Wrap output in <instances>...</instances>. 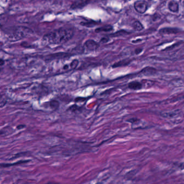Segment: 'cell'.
<instances>
[{
  "label": "cell",
  "instance_id": "6da1fadb",
  "mask_svg": "<svg viewBox=\"0 0 184 184\" xmlns=\"http://www.w3.org/2000/svg\"><path fill=\"white\" fill-rule=\"evenodd\" d=\"M74 35L73 30L71 28L61 27L44 36L43 41L49 44L58 45L70 40Z\"/></svg>",
  "mask_w": 184,
  "mask_h": 184
},
{
  "label": "cell",
  "instance_id": "7a4b0ae2",
  "mask_svg": "<svg viewBox=\"0 0 184 184\" xmlns=\"http://www.w3.org/2000/svg\"><path fill=\"white\" fill-rule=\"evenodd\" d=\"M31 29L25 27H17L11 30L9 37L14 40H19L27 37L31 33Z\"/></svg>",
  "mask_w": 184,
  "mask_h": 184
},
{
  "label": "cell",
  "instance_id": "3957f363",
  "mask_svg": "<svg viewBox=\"0 0 184 184\" xmlns=\"http://www.w3.org/2000/svg\"><path fill=\"white\" fill-rule=\"evenodd\" d=\"M134 7H135V10L138 13L140 14H144L147 10V8H148V5L146 2L141 1V0H139V1H137L135 2L134 4Z\"/></svg>",
  "mask_w": 184,
  "mask_h": 184
},
{
  "label": "cell",
  "instance_id": "277c9868",
  "mask_svg": "<svg viewBox=\"0 0 184 184\" xmlns=\"http://www.w3.org/2000/svg\"><path fill=\"white\" fill-rule=\"evenodd\" d=\"M99 47V44L92 39L86 41L84 43V47L88 51H95Z\"/></svg>",
  "mask_w": 184,
  "mask_h": 184
},
{
  "label": "cell",
  "instance_id": "5b68a950",
  "mask_svg": "<svg viewBox=\"0 0 184 184\" xmlns=\"http://www.w3.org/2000/svg\"><path fill=\"white\" fill-rule=\"evenodd\" d=\"M92 0H76L71 6L73 9H80L87 6Z\"/></svg>",
  "mask_w": 184,
  "mask_h": 184
},
{
  "label": "cell",
  "instance_id": "8992f818",
  "mask_svg": "<svg viewBox=\"0 0 184 184\" xmlns=\"http://www.w3.org/2000/svg\"><path fill=\"white\" fill-rule=\"evenodd\" d=\"M128 87L132 90H139L143 88V84L138 81H132L129 84Z\"/></svg>",
  "mask_w": 184,
  "mask_h": 184
},
{
  "label": "cell",
  "instance_id": "52a82bcc",
  "mask_svg": "<svg viewBox=\"0 0 184 184\" xmlns=\"http://www.w3.org/2000/svg\"><path fill=\"white\" fill-rule=\"evenodd\" d=\"M178 32V30L175 28H163L159 31L160 33L161 34H172L176 33Z\"/></svg>",
  "mask_w": 184,
  "mask_h": 184
},
{
  "label": "cell",
  "instance_id": "ba28073f",
  "mask_svg": "<svg viewBox=\"0 0 184 184\" xmlns=\"http://www.w3.org/2000/svg\"><path fill=\"white\" fill-rule=\"evenodd\" d=\"M168 9L171 11L173 12V13H177L179 10V5L178 3L174 1H172L168 4Z\"/></svg>",
  "mask_w": 184,
  "mask_h": 184
},
{
  "label": "cell",
  "instance_id": "9c48e42d",
  "mask_svg": "<svg viewBox=\"0 0 184 184\" xmlns=\"http://www.w3.org/2000/svg\"><path fill=\"white\" fill-rule=\"evenodd\" d=\"M156 72V70L154 68L151 67H147L144 68L143 70H141V73L144 74L145 76H151L154 74Z\"/></svg>",
  "mask_w": 184,
  "mask_h": 184
},
{
  "label": "cell",
  "instance_id": "30bf717a",
  "mask_svg": "<svg viewBox=\"0 0 184 184\" xmlns=\"http://www.w3.org/2000/svg\"><path fill=\"white\" fill-rule=\"evenodd\" d=\"M30 160H19V162H14V163H12V164H8V163H3V164H0V166L2 167V168H8L10 166H15V165H20V164H25V163H27V162H29Z\"/></svg>",
  "mask_w": 184,
  "mask_h": 184
},
{
  "label": "cell",
  "instance_id": "8fae6325",
  "mask_svg": "<svg viewBox=\"0 0 184 184\" xmlns=\"http://www.w3.org/2000/svg\"><path fill=\"white\" fill-rule=\"evenodd\" d=\"M112 29H113V28L111 25H105V26H104L102 27H100L96 29L95 31L97 33H102V32H108V31H110L111 30H112Z\"/></svg>",
  "mask_w": 184,
  "mask_h": 184
},
{
  "label": "cell",
  "instance_id": "7c38bea8",
  "mask_svg": "<svg viewBox=\"0 0 184 184\" xmlns=\"http://www.w3.org/2000/svg\"><path fill=\"white\" fill-rule=\"evenodd\" d=\"M132 27L135 30L138 31H140L144 29L143 25L138 21H135L133 22Z\"/></svg>",
  "mask_w": 184,
  "mask_h": 184
},
{
  "label": "cell",
  "instance_id": "4fadbf2b",
  "mask_svg": "<svg viewBox=\"0 0 184 184\" xmlns=\"http://www.w3.org/2000/svg\"><path fill=\"white\" fill-rule=\"evenodd\" d=\"M60 104L58 103V102L56 100H52L50 102V106L51 107V108L52 109H57L59 107Z\"/></svg>",
  "mask_w": 184,
  "mask_h": 184
},
{
  "label": "cell",
  "instance_id": "5bb4252c",
  "mask_svg": "<svg viewBox=\"0 0 184 184\" xmlns=\"http://www.w3.org/2000/svg\"><path fill=\"white\" fill-rule=\"evenodd\" d=\"M4 64H5V62L3 59H0V72L3 70Z\"/></svg>",
  "mask_w": 184,
  "mask_h": 184
},
{
  "label": "cell",
  "instance_id": "9a60e30c",
  "mask_svg": "<svg viewBox=\"0 0 184 184\" xmlns=\"http://www.w3.org/2000/svg\"><path fill=\"white\" fill-rule=\"evenodd\" d=\"M100 42H103V43H106V42H108V41H107V39H106V38H104L101 39Z\"/></svg>",
  "mask_w": 184,
  "mask_h": 184
},
{
  "label": "cell",
  "instance_id": "2e32d148",
  "mask_svg": "<svg viewBox=\"0 0 184 184\" xmlns=\"http://www.w3.org/2000/svg\"><path fill=\"white\" fill-rule=\"evenodd\" d=\"M58 184V183H55V182H52V181H50V182H48V183H46V184Z\"/></svg>",
  "mask_w": 184,
  "mask_h": 184
},
{
  "label": "cell",
  "instance_id": "e0dca14e",
  "mask_svg": "<svg viewBox=\"0 0 184 184\" xmlns=\"http://www.w3.org/2000/svg\"><path fill=\"white\" fill-rule=\"evenodd\" d=\"M141 51V49H139V50H136V51H135V52H136V54H138V53H140Z\"/></svg>",
  "mask_w": 184,
  "mask_h": 184
},
{
  "label": "cell",
  "instance_id": "ac0fdd59",
  "mask_svg": "<svg viewBox=\"0 0 184 184\" xmlns=\"http://www.w3.org/2000/svg\"><path fill=\"white\" fill-rule=\"evenodd\" d=\"M102 184V183H97V184Z\"/></svg>",
  "mask_w": 184,
  "mask_h": 184
}]
</instances>
